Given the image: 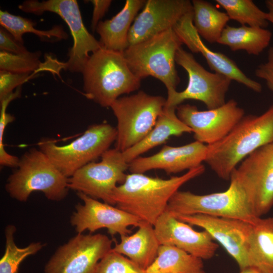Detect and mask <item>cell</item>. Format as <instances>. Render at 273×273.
Instances as JSON below:
<instances>
[{
    "label": "cell",
    "instance_id": "cell-22",
    "mask_svg": "<svg viewBox=\"0 0 273 273\" xmlns=\"http://www.w3.org/2000/svg\"><path fill=\"white\" fill-rule=\"evenodd\" d=\"M176 108L165 106L150 132L139 143L122 152L125 161L129 163L148 151L164 143L172 136H179L192 132L177 116Z\"/></svg>",
    "mask_w": 273,
    "mask_h": 273
},
{
    "label": "cell",
    "instance_id": "cell-3",
    "mask_svg": "<svg viewBox=\"0 0 273 273\" xmlns=\"http://www.w3.org/2000/svg\"><path fill=\"white\" fill-rule=\"evenodd\" d=\"M84 96L103 107L139 89L141 79L131 71L123 52L103 47L92 53L82 71Z\"/></svg>",
    "mask_w": 273,
    "mask_h": 273
},
{
    "label": "cell",
    "instance_id": "cell-4",
    "mask_svg": "<svg viewBox=\"0 0 273 273\" xmlns=\"http://www.w3.org/2000/svg\"><path fill=\"white\" fill-rule=\"evenodd\" d=\"M182 42L173 28L129 46L123 52L132 72L142 79L153 76L165 86L167 93L176 90L180 79L175 55Z\"/></svg>",
    "mask_w": 273,
    "mask_h": 273
},
{
    "label": "cell",
    "instance_id": "cell-5",
    "mask_svg": "<svg viewBox=\"0 0 273 273\" xmlns=\"http://www.w3.org/2000/svg\"><path fill=\"white\" fill-rule=\"evenodd\" d=\"M17 169L9 177L5 189L13 199L26 202L34 191L52 201L64 199L69 190L64 176L39 149L31 148L20 158Z\"/></svg>",
    "mask_w": 273,
    "mask_h": 273
},
{
    "label": "cell",
    "instance_id": "cell-25",
    "mask_svg": "<svg viewBox=\"0 0 273 273\" xmlns=\"http://www.w3.org/2000/svg\"><path fill=\"white\" fill-rule=\"evenodd\" d=\"M248 257L250 266L273 273V217H259L253 224Z\"/></svg>",
    "mask_w": 273,
    "mask_h": 273
},
{
    "label": "cell",
    "instance_id": "cell-31",
    "mask_svg": "<svg viewBox=\"0 0 273 273\" xmlns=\"http://www.w3.org/2000/svg\"><path fill=\"white\" fill-rule=\"evenodd\" d=\"M41 52L15 54L0 51V69L19 73L37 72L41 64L39 60Z\"/></svg>",
    "mask_w": 273,
    "mask_h": 273
},
{
    "label": "cell",
    "instance_id": "cell-19",
    "mask_svg": "<svg viewBox=\"0 0 273 273\" xmlns=\"http://www.w3.org/2000/svg\"><path fill=\"white\" fill-rule=\"evenodd\" d=\"M183 44L194 53H200L214 72L223 75L256 93L262 87L258 82L248 77L236 63L225 55L207 47L197 32L193 22V11L184 15L173 27Z\"/></svg>",
    "mask_w": 273,
    "mask_h": 273
},
{
    "label": "cell",
    "instance_id": "cell-15",
    "mask_svg": "<svg viewBox=\"0 0 273 273\" xmlns=\"http://www.w3.org/2000/svg\"><path fill=\"white\" fill-rule=\"evenodd\" d=\"M174 216L206 231L235 260L240 270L250 266L248 253L253 224L237 219L203 214Z\"/></svg>",
    "mask_w": 273,
    "mask_h": 273
},
{
    "label": "cell",
    "instance_id": "cell-35",
    "mask_svg": "<svg viewBox=\"0 0 273 273\" xmlns=\"http://www.w3.org/2000/svg\"><path fill=\"white\" fill-rule=\"evenodd\" d=\"M255 74L263 80L268 88L273 92V47L268 51L266 61L257 66Z\"/></svg>",
    "mask_w": 273,
    "mask_h": 273
},
{
    "label": "cell",
    "instance_id": "cell-16",
    "mask_svg": "<svg viewBox=\"0 0 273 273\" xmlns=\"http://www.w3.org/2000/svg\"><path fill=\"white\" fill-rule=\"evenodd\" d=\"M77 195L83 204L79 203L76 205L70 223L78 233L85 231L93 233L106 228L112 235H128L131 233L128 227H138L142 221L138 217L116 206L100 202L82 193L77 192Z\"/></svg>",
    "mask_w": 273,
    "mask_h": 273
},
{
    "label": "cell",
    "instance_id": "cell-27",
    "mask_svg": "<svg viewBox=\"0 0 273 273\" xmlns=\"http://www.w3.org/2000/svg\"><path fill=\"white\" fill-rule=\"evenodd\" d=\"M192 4L193 22L197 32L207 41L217 42L230 20L229 16L206 1L193 0Z\"/></svg>",
    "mask_w": 273,
    "mask_h": 273
},
{
    "label": "cell",
    "instance_id": "cell-14",
    "mask_svg": "<svg viewBox=\"0 0 273 273\" xmlns=\"http://www.w3.org/2000/svg\"><path fill=\"white\" fill-rule=\"evenodd\" d=\"M178 118L194 133L195 141L209 145L224 138L245 116L243 108L231 99L216 108L200 111L190 104L176 109Z\"/></svg>",
    "mask_w": 273,
    "mask_h": 273
},
{
    "label": "cell",
    "instance_id": "cell-1",
    "mask_svg": "<svg viewBox=\"0 0 273 273\" xmlns=\"http://www.w3.org/2000/svg\"><path fill=\"white\" fill-rule=\"evenodd\" d=\"M203 165L188 170L180 176L168 179L151 177L144 173L127 174L124 181L115 189V206L154 225L166 210L172 196L185 184L201 175Z\"/></svg>",
    "mask_w": 273,
    "mask_h": 273
},
{
    "label": "cell",
    "instance_id": "cell-28",
    "mask_svg": "<svg viewBox=\"0 0 273 273\" xmlns=\"http://www.w3.org/2000/svg\"><path fill=\"white\" fill-rule=\"evenodd\" d=\"M0 24L2 27L22 44L24 43L23 35L26 33H34L43 41H56L68 38L67 34L61 26H55L49 30H38L34 27V22L7 11H0Z\"/></svg>",
    "mask_w": 273,
    "mask_h": 273
},
{
    "label": "cell",
    "instance_id": "cell-24",
    "mask_svg": "<svg viewBox=\"0 0 273 273\" xmlns=\"http://www.w3.org/2000/svg\"><path fill=\"white\" fill-rule=\"evenodd\" d=\"M271 32L266 28L241 25H227L217 43L228 47L231 51H244L258 56L269 45Z\"/></svg>",
    "mask_w": 273,
    "mask_h": 273
},
{
    "label": "cell",
    "instance_id": "cell-34",
    "mask_svg": "<svg viewBox=\"0 0 273 273\" xmlns=\"http://www.w3.org/2000/svg\"><path fill=\"white\" fill-rule=\"evenodd\" d=\"M32 76V73L0 70V102L12 94L15 88L21 86Z\"/></svg>",
    "mask_w": 273,
    "mask_h": 273
},
{
    "label": "cell",
    "instance_id": "cell-23",
    "mask_svg": "<svg viewBox=\"0 0 273 273\" xmlns=\"http://www.w3.org/2000/svg\"><path fill=\"white\" fill-rule=\"evenodd\" d=\"M138 231L131 235L120 236L112 250L121 254L146 269L156 258L160 244L154 225L142 221Z\"/></svg>",
    "mask_w": 273,
    "mask_h": 273
},
{
    "label": "cell",
    "instance_id": "cell-6",
    "mask_svg": "<svg viewBox=\"0 0 273 273\" xmlns=\"http://www.w3.org/2000/svg\"><path fill=\"white\" fill-rule=\"evenodd\" d=\"M21 11L40 15L44 12L58 14L68 25L73 39L67 62L62 63L48 58L46 70L58 73L62 69L72 72H82L88 60L89 53H94L102 46L86 29L81 15L77 2L75 0H28L19 5Z\"/></svg>",
    "mask_w": 273,
    "mask_h": 273
},
{
    "label": "cell",
    "instance_id": "cell-20",
    "mask_svg": "<svg viewBox=\"0 0 273 273\" xmlns=\"http://www.w3.org/2000/svg\"><path fill=\"white\" fill-rule=\"evenodd\" d=\"M207 145L197 141L178 147L164 146L157 153L140 156L129 163L131 173H144L161 169L167 174H175L196 168L205 161Z\"/></svg>",
    "mask_w": 273,
    "mask_h": 273
},
{
    "label": "cell",
    "instance_id": "cell-7",
    "mask_svg": "<svg viewBox=\"0 0 273 273\" xmlns=\"http://www.w3.org/2000/svg\"><path fill=\"white\" fill-rule=\"evenodd\" d=\"M116 138V128L102 123L89 126L81 136L66 145L59 146L49 138L42 139L37 145L54 165L69 178L83 166L101 157Z\"/></svg>",
    "mask_w": 273,
    "mask_h": 273
},
{
    "label": "cell",
    "instance_id": "cell-33",
    "mask_svg": "<svg viewBox=\"0 0 273 273\" xmlns=\"http://www.w3.org/2000/svg\"><path fill=\"white\" fill-rule=\"evenodd\" d=\"M20 95L21 89H17L15 92L0 102V164L3 166L17 168L19 162L20 158L9 154L5 150L3 140L6 127L9 123L15 120V117L7 112V108L11 101Z\"/></svg>",
    "mask_w": 273,
    "mask_h": 273
},
{
    "label": "cell",
    "instance_id": "cell-12",
    "mask_svg": "<svg viewBox=\"0 0 273 273\" xmlns=\"http://www.w3.org/2000/svg\"><path fill=\"white\" fill-rule=\"evenodd\" d=\"M128 167L122 152L115 148L109 149L100 162L88 163L68 178V188L115 206L114 191L118 184L124 181Z\"/></svg>",
    "mask_w": 273,
    "mask_h": 273
},
{
    "label": "cell",
    "instance_id": "cell-10",
    "mask_svg": "<svg viewBox=\"0 0 273 273\" xmlns=\"http://www.w3.org/2000/svg\"><path fill=\"white\" fill-rule=\"evenodd\" d=\"M175 62L187 72L188 82L183 91L167 93L165 106L176 108L187 100L203 102L208 109L218 108L224 104L226 94L232 80L215 72L206 70L190 53L181 47L175 55Z\"/></svg>",
    "mask_w": 273,
    "mask_h": 273
},
{
    "label": "cell",
    "instance_id": "cell-29",
    "mask_svg": "<svg viewBox=\"0 0 273 273\" xmlns=\"http://www.w3.org/2000/svg\"><path fill=\"white\" fill-rule=\"evenodd\" d=\"M215 2L225 11L230 20L241 25L265 28L268 25L267 13L252 0H215Z\"/></svg>",
    "mask_w": 273,
    "mask_h": 273
},
{
    "label": "cell",
    "instance_id": "cell-38",
    "mask_svg": "<svg viewBox=\"0 0 273 273\" xmlns=\"http://www.w3.org/2000/svg\"><path fill=\"white\" fill-rule=\"evenodd\" d=\"M265 4L267 9V20L273 25V0H266Z\"/></svg>",
    "mask_w": 273,
    "mask_h": 273
},
{
    "label": "cell",
    "instance_id": "cell-36",
    "mask_svg": "<svg viewBox=\"0 0 273 273\" xmlns=\"http://www.w3.org/2000/svg\"><path fill=\"white\" fill-rule=\"evenodd\" d=\"M0 49L15 54H24L29 52L23 44L18 41L3 27L0 28Z\"/></svg>",
    "mask_w": 273,
    "mask_h": 273
},
{
    "label": "cell",
    "instance_id": "cell-32",
    "mask_svg": "<svg viewBox=\"0 0 273 273\" xmlns=\"http://www.w3.org/2000/svg\"><path fill=\"white\" fill-rule=\"evenodd\" d=\"M94 273H146L127 257L112 250L98 263Z\"/></svg>",
    "mask_w": 273,
    "mask_h": 273
},
{
    "label": "cell",
    "instance_id": "cell-39",
    "mask_svg": "<svg viewBox=\"0 0 273 273\" xmlns=\"http://www.w3.org/2000/svg\"><path fill=\"white\" fill-rule=\"evenodd\" d=\"M239 273H262L256 268L253 266H248L244 269L240 270Z\"/></svg>",
    "mask_w": 273,
    "mask_h": 273
},
{
    "label": "cell",
    "instance_id": "cell-11",
    "mask_svg": "<svg viewBox=\"0 0 273 273\" xmlns=\"http://www.w3.org/2000/svg\"><path fill=\"white\" fill-rule=\"evenodd\" d=\"M230 179L235 180L244 191L255 216L266 214L273 206V143L245 158Z\"/></svg>",
    "mask_w": 273,
    "mask_h": 273
},
{
    "label": "cell",
    "instance_id": "cell-21",
    "mask_svg": "<svg viewBox=\"0 0 273 273\" xmlns=\"http://www.w3.org/2000/svg\"><path fill=\"white\" fill-rule=\"evenodd\" d=\"M146 1L126 0L123 8L111 19L101 21L96 28L102 47L123 52L128 47L130 28Z\"/></svg>",
    "mask_w": 273,
    "mask_h": 273
},
{
    "label": "cell",
    "instance_id": "cell-9",
    "mask_svg": "<svg viewBox=\"0 0 273 273\" xmlns=\"http://www.w3.org/2000/svg\"><path fill=\"white\" fill-rule=\"evenodd\" d=\"M166 99L141 90L119 98L110 106L117 119L115 148L121 152L141 141L154 126Z\"/></svg>",
    "mask_w": 273,
    "mask_h": 273
},
{
    "label": "cell",
    "instance_id": "cell-26",
    "mask_svg": "<svg viewBox=\"0 0 273 273\" xmlns=\"http://www.w3.org/2000/svg\"><path fill=\"white\" fill-rule=\"evenodd\" d=\"M146 273H205L202 259L174 246L160 245Z\"/></svg>",
    "mask_w": 273,
    "mask_h": 273
},
{
    "label": "cell",
    "instance_id": "cell-2",
    "mask_svg": "<svg viewBox=\"0 0 273 273\" xmlns=\"http://www.w3.org/2000/svg\"><path fill=\"white\" fill-rule=\"evenodd\" d=\"M273 143V103L259 115L244 116L222 139L207 145L205 162L218 177L229 180L248 156Z\"/></svg>",
    "mask_w": 273,
    "mask_h": 273
},
{
    "label": "cell",
    "instance_id": "cell-17",
    "mask_svg": "<svg viewBox=\"0 0 273 273\" xmlns=\"http://www.w3.org/2000/svg\"><path fill=\"white\" fill-rule=\"evenodd\" d=\"M192 11L189 0L146 1L129 31L128 47L173 28L184 15Z\"/></svg>",
    "mask_w": 273,
    "mask_h": 273
},
{
    "label": "cell",
    "instance_id": "cell-37",
    "mask_svg": "<svg viewBox=\"0 0 273 273\" xmlns=\"http://www.w3.org/2000/svg\"><path fill=\"white\" fill-rule=\"evenodd\" d=\"M90 2L94 6L91 21V28L93 31L96 30L100 19L104 16L111 4L110 0H92Z\"/></svg>",
    "mask_w": 273,
    "mask_h": 273
},
{
    "label": "cell",
    "instance_id": "cell-18",
    "mask_svg": "<svg viewBox=\"0 0 273 273\" xmlns=\"http://www.w3.org/2000/svg\"><path fill=\"white\" fill-rule=\"evenodd\" d=\"M160 245L174 246L202 260L212 258L218 244L205 231L198 232L166 210L154 225Z\"/></svg>",
    "mask_w": 273,
    "mask_h": 273
},
{
    "label": "cell",
    "instance_id": "cell-30",
    "mask_svg": "<svg viewBox=\"0 0 273 273\" xmlns=\"http://www.w3.org/2000/svg\"><path fill=\"white\" fill-rule=\"evenodd\" d=\"M15 226L10 224L6 227L5 251L0 260V273H18L21 263L28 256L34 255L43 247L41 242H33L23 248L18 247L14 240Z\"/></svg>",
    "mask_w": 273,
    "mask_h": 273
},
{
    "label": "cell",
    "instance_id": "cell-8",
    "mask_svg": "<svg viewBox=\"0 0 273 273\" xmlns=\"http://www.w3.org/2000/svg\"><path fill=\"white\" fill-rule=\"evenodd\" d=\"M230 180L228 188L221 192L197 195L178 190L170 199L166 210L173 215L203 214L255 223L259 217L253 213L241 187Z\"/></svg>",
    "mask_w": 273,
    "mask_h": 273
},
{
    "label": "cell",
    "instance_id": "cell-13",
    "mask_svg": "<svg viewBox=\"0 0 273 273\" xmlns=\"http://www.w3.org/2000/svg\"><path fill=\"white\" fill-rule=\"evenodd\" d=\"M112 242L104 234L78 233L57 249L44 273H94L101 259L112 250Z\"/></svg>",
    "mask_w": 273,
    "mask_h": 273
}]
</instances>
